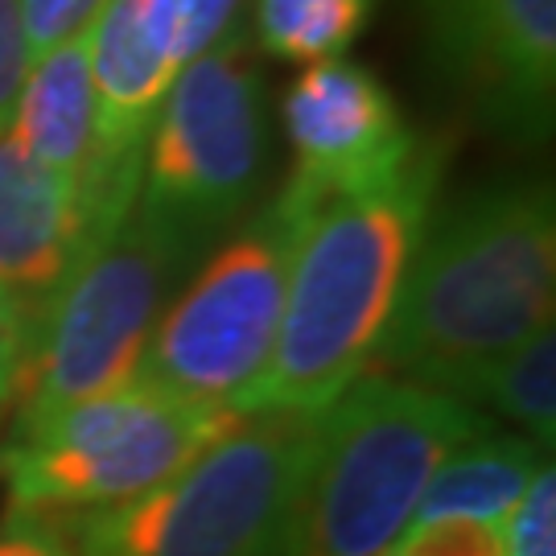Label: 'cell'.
Wrapping results in <instances>:
<instances>
[{
  "label": "cell",
  "instance_id": "1",
  "mask_svg": "<svg viewBox=\"0 0 556 556\" xmlns=\"http://www.w3.org/2000/svg\"><path fill=\"white\" fill-rule=\"evenodd\" d=\"M553 186H486L429 219L371 367L475 404L498 358L553 326Z\"/></svg>",
  "mask_w": 556,
  "mask_h": 556
},
{
  "label": "cell",
  "instance_id": "2",
  "mask_svg": "<svg viewBox=\"0 0 556 556\" xmlns=\"http://www.w3.org/2000/svg\"><path fill=\"white\" fill-rule=\"evenodd\" d=\"M441 153L420 149L396 178L314 206L289 260L277 355L256 413L321 417L376 363L404 280L433 219Z\"/></svg>",
  "mask_w": 556,
  "mask_h": 556
},
{
  "label": "cell",
  "instance_id": "3",
  "mask_svg": "<svg viewBox=\"0 0 556 556\" xmlns=\"http://www.w3.org/2000/svg\"><path fill=\"white\" fill-rule=\"evenodd\" d=\"M486 433L475 404L367 371L318 417L280 556H383L413 528L420 495L462 441Z\"/></svg>",
  "mask_w": 556,
  "mask_h": 556
},
{
  "label": "cell",
  "instance_id": "4",
  "mask_svg": "<svg viewBox=\"0 0 556 556\" xmlns=\"http://www.w3.org/2000/svg\"><path fill=\"white\" fill-rule=\"evenodd\" d=\"M318 417L248 413L178 475L62 523L75 556H280Z\"/></svg>",
  "mask_w": 556,
  "mask_h": 556
},
{
  "label": "cell",
  "instance_id": "5",
  "mask_svg": "<svg viewBox=\"0 0 556 556\" xmlns=\"http://www.w3.org/2000/svg\"><path fill=\"white\" fill-rule=\"evenodd\" d=\"M199 239L137 202L79 264L41 318L21 363L13 433H29L71 404L137 379L169 293Z\"/></svg>",
  "mask_w": 556,
  "mask_h": 556
},
{
  "label": "cell",
  "instance_id": "6",
  "mask_svg": "<svg viewBox=\"0 0 556 556\" xmlns=\"http://www.w3.org/2000/svg\"><path fill=\"white\" fill-rule=\"evenodd\" d=\"M239 417L186 400L153 379L71 404L0 450L9 503L38 516H83L144 495L219 441Z\"/></svg>",
  "mask_w": 556,
  "mask_h": 556
},
{
  "label": "cell",
  "instance_id": "7",
  "mask_svg": "<svg viewBox=\"0 0 556 556\" xmlns=\"http://www.w3.org/2000/svg\"><path fill=\"white\" fill-rule=\"evenodd\" d=\"M301 223L305 211L285 194L243 223L165 305L137 376L211 408L256 413L277 355Z\"/></svg>",
  "mask_w": 556,
  "mask_h": 556
},
{
  "label": "cell",
  "instance_id": "8",
  "mask_svg": "<svg viewBox=\"0 0 556 556\" xmlns=\"http://www.w3.org/2000/svg\"><path fill=\"white\" fill-rule=\"evenodd\" d=\"M264 174V83L252 38L223 34L178 71L144 140L140 199L202 239L243 215Z\"/></svg>",
  "mask_w": 556,
  "mask_h": 556
},
{
  "label": "cell",
  "instance_id": "9",
  "mask_svg": "<svg viewBox=\"0 0 556 556\" xmlns=\"http://www.w3.org/2000/svg\"><path fill=\"white\" fill-rule=\"evenodd\" d=\"M280 116L293 144V178L280 194L305 215L321 202L351 199L396 178L420 153L383 79L346 59L305 66L285 91Z\"/></svg>",
  "mask_w": 556,
  "mask_h": 556
},
{
  "label": "cell",
  "instance_id": "10",
  "mask_svg": "<svg viewBox=\"0 0 556 556\" xmlns=\"http://www.w3.org/2000/svg\"><path fill=\"white\" fill-rule=\"evenodd\" d=\"M441 75L503 128L536 137L553 119L556 0H417Z\"/></svg>",
  "mask_w": 556,
  "mask_h": 556
},
{
  "label": "cell",
  "instance_id": "11",
  "mask_svg": "<svg viewBox=\"0 0 556 556\" xmlns=\"http://www.w3.org/2000/svg\"><path fill=\"white\" fill-rule=\"evenodd\" d=\"M96 248L100 239L83 211L79 186L0 132V293L17 309L25 342Z\"/></svg>",
  "mask_w": 556,
  "mask_h": 556
},
{
  "label": "cell",
  "instance_id": "12",
  "mask_svg": "<svg viewBox=\"0 0 556 556\" xmlns=\"http://www.w3.org/2000/svg\"><path fill=\"white\" fill-rule=\"evenodd\" d=\"M91 41L83 29L29 62L9 137L17 140L21 153L79 186L91 157Z\"/></svg>",
  "mask_w": 556,
  "mask_h": 556
},
{
  "label": "cell",
  "instance_id": "13",
  "mask_svg": "<svg viewBox=\"0 0 556 556\" xmlns=\"http://www.w3.org/2000/svg\"><path fill=\"white\" fill-rule=\"evenodd\" d=\"M540 470V445L528 438H498V433H478L462 441L454 454L438 466L429 478L413 523H433V519H482V523H503L511 516L519 495Z\"/></svg>",
  "mask_w": 556,
  "mask_h": 556
},
{
  "label": "cell",
  "instance_id": "14",
  "mask_svg": "<svg viewBox=\"0 0 556 556\" xmlns=\"http://www.w3.org/2000/svg\"><path fill=\"white\" fill-rule=\"evenodd\" d=\"M371 13L376 0H256L252 38L268 59L318 66L342 59Z\"/></svg>",
  "mask_w": 556,
  "mask_h": 556
},
{
  "label": "cell",
  "instance_id": "15",
  "mask_svg": "<svg viewBox=\"0 0 556 556\" xmlns=\"http://www.w3.org/2000/svg\"><path fill=\"white\" fill-rule=\"evenodd\" d=\"M475 404H491L544 454L556 445V334L553 326L498 358L478 388Z\"/></svg>",
  "mask_w": 556,
  "mask_h": 556
},
{
  "label": "cell",
  "instance_id": "16",
  "mask_svg": "<svg viewBox=\"0 0 556 556\" xmlns=\"http://www.w3.org/2000/svg\"><path fill=\"white\" fill-rule=\"evenodd\" d=\"M507 556H556V475L540 466L511 516L503 519Z\"/></svg>",
  "mask_w": 556,
  "mask_h": 556
},
{
  "label": "cell",
  "instance_id": "17",
  "mask_svg": "<svg viewBox=\"0 0 556 556\" xmlns=\"http://www.w3.org/2000/svg\"><path fill=\"white\" fill-rule=\"evenodd\" d=\"M396 556H507V544H503V523L433 519V523H413L400 536Z\"/></svg>",
  "mask_w": 556,
  "mask_h": 556
},
{
  "label": "cell",
  "instance_id": "18",
  "mask_svg": "<svg viewBox=\"0 0 556 556\" xmlns=\"http://www.w3.org/2000/svg\"><path fill=\"white\" fill-rule=\"evenodd\" d=\"M103 0H21V17H25V38H29V54L38 59L41 50L59 46L71 34H83Z\"/></svg>",
  "mask_w": 556,
  "mask_h": 556
},
{
  "label": "cell",
  "instance_id": "19",
  "mask_svg": "<svg viewBox=\"0 0 556 556\" xmlns=\"http://www.w3.org/2000/svg\"><path fill=\"white\" fill-rule=\"evenodd\" d=\"M29 62L34 54H29V38H25L21 0H0V132H9Z\"/></svg>",
  "mask_w": 556,
  "mask_h": 556
},
{
  "label": "cell",
  "instance_id": "20",
  "mask_svg": "<svg viewBox=\"0 0 556 556\" xmlns=\"http://www.w3.org/2000/svg\"><path fill=\"white\" fill-rule=\"evenodd\" d=\"M0 556H75V548L54 516L13 507L0 523Z\"/></svg>",
  "mask_w": 556,
  "mask_h": 556
},
{
  "label": "cell",
  "instance_id": "21",
  "mask_svg": "<svg viewBox=\"0 0 556 556\" xmlns=\"http://www.w3.org/2000/svg\"><path fill=\"white\" fill-rule=\"evenodd\" d=\"M25 346H29V342H25V326H21L17 309L0 293V417L13 408V396H17Z\"/></svg>",
  "mask_w": 556,
  "mask_h": 556
},
{
  "label": "cell",
  "instance_id": "22",
  "mask_svg": "<svg viewBox=\"0 0 556 556\" xmlns=\"http://www.w3.org/2000/svg\"><path fill=\"white\" fill-rule=\"evenodd\" d=\"M383 556H396V548H392V553H383Z\"/></svg>",
  "mask_w": 556,
  "mask_h": 556
}]
</instances>
